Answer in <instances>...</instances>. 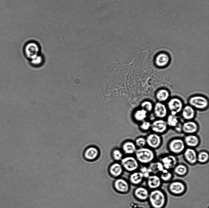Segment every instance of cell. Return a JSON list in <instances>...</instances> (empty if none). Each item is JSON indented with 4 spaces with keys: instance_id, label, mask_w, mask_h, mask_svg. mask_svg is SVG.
Returning <instances> with one entry per match:
<instances>
[{
    "instance_id": "obj_1",
    "label": "cell",
    "mask_w": 209,
    "mask_h": 208,
    "mask_svg": "<svg viewBox=\"0 0 209 208\" xmlns=\"http://www.w3.org/2000/svg\"><path fill=\"white\" fill-rule=\"evenodd\" d=\"M135 153L138 162L142 164L150 163L154 161L156 157L154 150L148 147L139 148Z\"/></svg>"
},
{
    "instance_id": "obj_2",
    "label": "cell",
    "mask_w": 209,
    "mask_h": 208,
    "mask_svg": "<svg viewBox=\"0 0 209 208\" xmlns=\"http://www.w3.org/2000/svg\"><path fill=\"white\" fill-rule=\"evenodd\" d=\"M186 147L183 138L180 137L172 138L167 144L170 153L176 156L182 154Z\"/></svg>"
},
{
    "instance_id": "obj_3",
    "label": "cell",
    "mask_w": 209,
    "mask_h": 208,
    "mask_svg": "<svg viewBox=\"0 0 209 208\" xmlns=\"http://www.w3.org/2000/svg\"><path fill=\"white\" fill-rule=\"evenodd\" d=\"M188 104L196 110L204 111L208 108L209 101L208 99L203 95H195L189 98Z\"/></svg>"
},
{
    "instance_id": "obj_4",
    "label": "cell",
    "mask_w": 209,
    "mask_h": 208,
    "mask_svg": "<svg viewBox=\"0 0 209 208\" xmlns=\"http://www.w3.org/2000/svg\"><path fill=\"white\" fill-rule=\"evenodd\" d=\"M166 106L169 114L178 116L180 114L184 105L181 99L174 97L167 101Z\"/></svg>"
},
{
    "instance_id": "obj_5",
    "label": "cell",
    "mask_w": 209,
    "mask_h": 208,
    "mask_svg": "<svg viewBox=\"0 0 209 208\" xmlns=\"http://www.w3.org/2000/svg\"><path fill=\"white\" fill-rule=\"evenodd\" d=\"M148 198L151 204L154 208H161L165 203V195L160 190H155L151 191Z\"/></svg>"
},
{
    "instance_id": "obj_6",
    "label": "cell",
    "mask_w": 209,
    "mask_h": 208,
    "mask_svg": "<svg viewBox=\"0 0 209 208\" xmlns=\"http://www.w3.org/2000/svg\"><path fill=\"white\" fill-rule=\"evenodd\" d=\"M39 44L34 41H30L27 42L24 48L25 55L31 60L39 55Z\"/></svg>"
},
{
    "instance_id": "obj_7",
    "label": "cell",
    "mask_w": 209,
    "mask_h": 208,
    "mask_svg": "<svg viewBox=\"0 0 209 208\" xmlns=\"http://www.w3.org/2000/svg\"><path fill=\"white\" fill-rule=\"evenodd\" d=\"M146 145L148 147L154 150L159 148L162 143L161 135L152 132L145 138Z\"/></svg>"
},
{
    "instance_id": "obj_8",
    "label": "cell",
    "mask_w": 209,
    "mask_h": 208,
    "mask_svg": "<svg viewBox=\"0 0 209 208\" xmlns=\"http://www.w3.org/2000/svg\"><path fill=\"white\" fill-rule=\"evenodd\" d=\"M168 128L166 120L156 119L151 122L150 130L152 132L161 135L165 133Z\"/></svg>"
},
{
    "instance_id": "obj_9",
    "label": "cell",
    "mask_w": 209,
    "mask_h": 208,
    "mask_svg": "<svg viewBox=\"0 0 209 208\" xmlns=\"http://www.w3.org/2000/svg\"><path fill=\"white\" fill-rule=\"evenodd\" d=\"M123 168L129 172L135 171L139 167L138 162L135 157L129 156L124 158L121 160Z\"/></svg>"
},
{
    "instance_id": "obj_10",
    "label": "cell",
    "mask_w": 209,
    "mask_h": 208,
    "mask_svg": "<svg viewBox=\"0 0 209 208\" xmlns=\"http://www.w3.org/2000/svg\"><path fill=\"white\" fill-rule=\"evenodd\" d=\"M152 112L156 119H165L169 114L166 105L159 102L154 104Z\"/></svg>"
},
{
    "instance_id": "obj_11",
    "label": "cell",
    "mask_w": 209,
    "mask_h": 208,
    "mask_svg": "<svg viewBox=\"0 0 209 208\" xmlns=\"http://www.w3.org/2000/svg\"><path fill=\"white\" fill-rule=\"evenodd\" d=\"M160 160L164 169L167 170L174 168L178 162L177 156L170 153L161 156Z\"/></svg>"
},
{
    "instance_id": "obj_12",
    "label": "cell",
    "mask_w": 209,
    "mask_h": 208,
    "mask_svg": "<svg viewBox=\"0 0 209 208\" xmlns=\"http://www.w3.org/2000/svg\"><path fill=\"white\" fill-rule=\"evenodd\" d=\"M199 128L198 124L194 120L185 121L182 124V133L185 135L196 134Z\"/></svg>"
},
{
    "instance_id": "obj_13",
    "label": "cell",
    "mask_w": 209,
    "mask_h": 208,
    "mask_svg": "<svg viewBox=\"0 0 209 208\" xmlns=\"http://www.w3.org/2000/svg\"><path fill=\"white\" fill-rule=\"evenodd\" d=\"M182 154L184 160L189 164L193 165L197 162V152L195 149L186 147Z\"/></svg>"
},
{
    "instance_id": "obj_14",
    "label": "cell",
    "mask_w": 209,
    "mask_h": 208,
    "mask_svg": "<svg viewBox=\"0 0 209 208\" xmlns=\"http://www.w3.org/2000/svg\"><path fill=\"white\" fill-rule=\"evenodd\" d=\"M169 56L165 52L157 54L154 59L155 65L159 68H163L167 66L170 62Z\"/></svg>"
},
{
    "instance_id": "obj_15",
    "label": "cell",
    "mask_w": 209,
    "mask_h": 208,
    "mask_svg": "<svg viewBox=\"0 0 209 208\" xmlns=\"http://www.w3.org/2000/svg\"><path fill=\"white\" fill-rule=\"evenodd\" d=\"M183 138L186 147L195 149L200 143V138L196 134L185 135Z\"/></svg>"
},
{
    "instance_id": "obj_16",
    "label": "cell",
    "mask_w": 209,
    "mask_h": 208,
    "mask_svg": "<svg viewBox=\"0 0 209 208\" xmlns=\"http://www.w3.org/2000/svg\"><path fill=\"white\" fill-rule=\"evenodd\" d=\"M180 115L185 121L194 120L196 116V110L188 104L184 106Z\"/></svg>"
},
{
    "instance_id": "obj_17",
    "label": "cell",
    "mask_w": 209,
    "mask_h": 208,
    "mask_svg": "<svg viewBox=\"0 0 209 208\" xmlns=\"http://www.w3.org/2000/svg\"><path fill=\"white\" fill-rule=\"evenodd\" d=\"M114 185L117 191L122 193L128 192L130 188L129 185L127 181L122 178H118L115 180Z\"/></svg>"
},
{
    "instance_id": "obj_18",
    "label": "cell",
    "mask_w": 209,
    "mask_h": 208,
    "mask_svg": "<svg viewBox=\"0 0 209 208\" xmlns=\"http://www.w3.org/2000/svg\"><path fill=\"white\" fill-rule=\"evenodd\" d=\"M170 93L167 89L161 88L157 90L155 93V97L157 102L164 103L169 99Z\"/></svg>"
},
{
    "instance_id": "obj_19",
    "label": "cell",
    "mask_w": 209,
    "mask_h": 208,
    "mask_svg": "<svg viewBox=\"0 0 209 208\" xmlns=\"http://www.w3.org/2000/svg\"><path fill=\"white\" fill-rule=\"evenodd\" d=\"M123 168L121 164L115 163L112 164L110 167L109 172L111 175L117 178L120 176L122 174Z\"/></svg>"
},
{
    "instance_id": "obj_20",
    "label": "cell",
    "mask_w": 209,
    "mask_h": 208,
    "mask_svg": "<svg viewBox=\"0 0 209 208\" xmlns=\"http://www.w3.org/2000/svg\"><path fill=\"white\" fill-rule=\"evenodd\" d=\"M134 195L138 199L144 200L148 198L149 194L148 190L146 188L143 187H138L134 190Z\"/></svg>"
},
{
    "instance_id": "obj_21",
    "label": "cell",
    "mask_w": 209,
    "mask_h": 208,
    "mask_svg": "<svg viewBox=\"0 0 209 208\" xmlns=\"http://www.w3.org/2000/svg\"><path fill=\"white\" fill-rule=\"evenodd\" d=\"M147 167L148 172L154 174L161 172L164 169L163 166L160 161L153 162L149 163Z\"/></svg>"
},
{
    "instance_id": "obj_22",
    "label": "cell",
    "mask_w": 209,
    "mask_h": 208,
    "mask_svg": "<svg viewBox=\"0 0 209 208\" xmlns=\"http://www.w3.org/2000/svg\"><path fill=\"white\" fill-rule=\"evenodd\" d=\"M98 149L95 147H91L85 151L84 156L85 159L89 160H93L96 159L99 155Z\"/></svg>"
},
{
    "instance_id": "obj_23",
    "label": "cell",
    "mask_w": 209,
    "mask_h": 208,
    "mask_svg": "<svg viewBox=\"0 0 209 208\" xmlns=\"http://www.w3.org/2000/svg\"><path fill=\"white\" fill-rule=\"evenodd\" d=\"M170 190L173 193L179 194L182 193L185 189L184 184L179 181L172 183L169 186Z\"/></svg>"
},
{
    "instance_id": "obj_24",
    "label": "cell",
    "mask_w": 209,
    "mask_h": 208,
    "mask_svg": "<svg viewBox=\"0 0 209 208\" xmlns=\"http://www.w3.org/2000/svg\"><path fill=\"white\" fill-rule=\"evenodd\" d=\"M166 119L168 127L173 129L181 121L178 116L170 114L168 115Z\"/></svg>"
},
{
    "instance_id": "obj_25",
    "label": "cell",
    "mask_w": 209,
    "mask_h": 208,
    "mask_svg": "<svg viewBox=\"0 0 209 208\" xmlns=\"http://www.w3.org/2000/svg\"><path fill=\"white\" fill-rule=\"evenodd\" d=\"M122 149L124 152L127 154L134 153L137 149L135 144L130 141L125 142L123 145Z\"/></svg>"
},
{
    "instance_id": "obj_26",
    "label": "cell",
    "mask_w": 209,
    "mask_h": 208,
    "mask_svg": "<svg viewBox=\"0 0 209 208\" xmlns=\"http://www.w3.org/2000/svg\"><path fill=\"white\" fill-rule=\"evenodd\" d=\"M144 177L143 174L140 171H134L130 174L129 179L132 184L134 185H138L142 181Z\"/></svg>"
},
{
    "instance_id": "obj_27",
    "label": "cell",
    "mask_w": 209,
    "mask_h": 208,
    "mask_svg": "<svg viewBox=\"0 0 209 208\" xmlns=\"http://www.w3.org/2000/svg\"><path fill=\"white\" fill-rule=\"evenodd\" d=\"M161 184L160 179L155 175L149 176L148 177L147 184L151 188H156L159 186Z\"/></svg>"
},
{
    "instance_id": "obj_28",
    "label": "cell",
    "mask_w": 209,
    "mask_h": 208,
    "mask_svg": "<svg viewBox=\"0 0 209 208\" xmlns=\"http://www.w3.org/2000/svg\"><path fill=\"white\" fill-rule=\"evenodd\" d=\"M148 113L145 110L141 108L135 112L134 118L136 121L141 122L146 120L147 117Z\"/></svg>"
},
{
    "instance_id": "obj_29",
    "label": "cell",
    "mask_w": 209,
    "mask_h": 208,
    "mask_svg": "<svg viewBox=\"0 0 209 208\" xmlns=\"http://www.w3.org/2000/svg\"><path fill=\"white\" fill-rule=\"evenodd\" d=\"M209 159V154L208 151L202 150L197 152V162L204 163L208 162Z\"/></svg>"
},
{
    "instance_id": "obj_30",
    "label": "cell",
    "mask_w": 209,
    "mask_h": 208,
    "mask_svg": "<svg viewBox=\"0 0 209 208\" xmlns=\"http://www.w3.org/2000/svg\"><path fill=\"white\" fill-rule=\"evenodd\" d=\"M154 105L151 101L146 100L141 103L140 106L141 108L145 110L148 113H151L152 112Z\"/></svg>"
},
{
    "instance_id": "obj_31",
    "label": "cell",
    "mask_w": 209,
    "mask_h": 208,
    "mask_svg": "<svg viewBox=\"0 0 209 208\" xmlns=\"http://www.w3.org/2000/svg\"><path fill=\"white\" fill-rule=\"evenodd\" d=\"M174 168V172L181 175L185 174L187 170L186 167L182 164H177Z\"/></svg>"
},
{
    "instance_id": "obj_32",
    "label": "cell",
    "mask_w": 209,
    "mask_h": 208,
    "mask_svg": "<svg viewBox=\"0 0 209 208\" xmlns=\"http://www.w3.org/2000/svg\"><path fill=\"white\" fill-rule=\"evenodd\" d=\"M151 124V122L145 120L141 122L140 128L142 131H147L150 130Z\"/></svg>"
},
{
    "instance_id": "obj_33",
    "label": "cell",
    "mask_w": 209,
    "mask_h": 208,
    "mask_svg": "<svg viewBox=\"0 0 209 208\" xmlns=\"http://www.w3.org/2000/svg\"><path fill=\"white\" fill-rule=\"evenodd\" d=\"M135 144L139 148L145 147L146 145L145 138L141 137L137 138L135 140Z\"/></svg>"
},
{
    "instance_id": "obj_34",
    "label": "cell",
    "mask_w": 209,
    "mask_h": 208,
    "mask_svg": "<svg viewBox=\"0 0 209 208\" xmlns=\"http://www.w3.org/2000/svg\"><path fill=\"white\" fill-rule=\"evenodd\" d=\"M161 172V178L163 181H168L172 177L171 173L168 170L164 169Z\"/></svg>"
},
{
    "instance_id": "obj_35",
    "label": "cell",
    "mask_w": 209,
    "mask_h": 208,
    "mask_svg": "<svg viewBox=\"0 0 209 208\" xmlns=\"http://www.w3.org/2000/svg\"><path fill=\"white\" fill-rule=\"evenodd\" d=\"M112 155L114 159L116 161L120 160L122 159L123 154L119 149L114 150L113 152Z\"/></svg>"
},
{
    "instance_id": "obj_36",
    "label": "cell",
    "mask_w": 209,
    "mask_h": 208,
    "mask_svg": "<svg viewBox=\"0 0 209 208\" xmlns=\"http://www.w3.org/2000/svg\"><path fill=\"white\" fill-rule=\"evenodd\" d=\"M31 60V63L33 65H38L41 64L42 62V58L41 56L39 55Z\"/></svg>"
},
{
    "instance_id": "obj_37",
    "label": "cell",
    "mask_w": 209,
    "mask_h": 208,
    "mask_svg": "<svg viewBox=\"0 0 209 208\" xmlns=\"http://www.w3.org/2000/svg\"><path fill=\"white\" fill-rule=\"evenodd\" d=\"M182 122L181 121L173 129L176 132L180 133H182Z\"/></svg>"
},
{
    "instance_id": "obj_38",
    "label": "cell",
    "mask_w": 209,
    "mask_h": 208,
    "mask_svg": "<svg viewBox=\"0 0 209 208\" xmlns=\"http://www.w3.org/2000/svg\"><path fill=\"white\" fill-rule=\"evenodd\" d=\"M140 172L143 174L148 172L147 167H142L140 168Z\"/></svg>"
}]
</instances>
